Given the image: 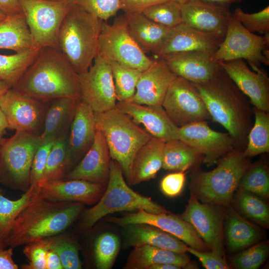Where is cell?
<instances>
[{"label":"cell","instance_id":"45","mask_svg":"<svg viewBox=\"0 0 269 269\" xmlns=\"http://www.w3.org/2000/svg\"><path fill=\"white\" fill-rule=\"evenodd\" d=\"M232 16L239 21L249 31L261 34H269V6L261 11L247 13L240 7H237Z\"/></svg>","mask_w":269,"mask_h":269},{"label":"cell","instance_id":"62","mask_svg":"<svg viewBox=\"0 0 269 269\" xmlns=\"http://www.w3.org/2000/svg\"><path fill=\"white\" fill-rule=\"evenodd\" d=\"M6 16V15L5 14L0 11V20L3 19Z\"/></svg>","mask_w":269,"mask_h":269},{"label":"cell","instance_id":"59","mask_svg":"<svg viewBox=\"0 0 269 269\" xmlns=\"http://www.w3.org/2000/svg\"><path fill=\"white\" fill-rule=\"evenodd\" d=\"M9 88L7 84L0 80V98Z\"/></svg>","mask_w":269,"mask_h":269},{"label":"cell","instance_id":"27","mask_svg":"<svg viewBox=\"0 0 269 269\" xmlns=\"http://www.w3.org/2000/svg\"><path fill=\"white\" fill-rule=\"evenodd\" d=\"M122 227L124 247L149 245L179 253L187 252L188 246L184 242L155 226L135 223Z\"/></svg>","mask_w":269,"mask_h":269},{"label":"cell","instance_id":"42","mask_svg":"<svg viewBox=\"0 0 269 269\" xmlns=\"http://www.w3.org/2000/svg\"><path fill=\"white\" fill-rule=\"evenodd\" d=\"M142 13L151 20L169 28L182 23L181 4L171 0L152 5Z\"/></svg>","mask_w":269,"mask_h":269},{"label":"cell","instance_id":"37","mask_svg":"<svg viewBox=\"0 0 269 269\" xmlns=\"http://www.w3.org/2000/svg\"><path fill=\"white\" fill-rule=\"evenodd\" d=\"M68 134L58 137L54 141L39 183L63 179L69 172Z\"/></svg>","mask_w":269,"mask_h":269},{"label":"cell","instance_id":"61","mask_svg":"<svg viewBox=\"0 0 269 269\" xmlns=\"http://www.w3.org/2000/svg\"><path fill=\"white\" fill-rule=\"evenodd\" d=\"M176 2H177L180 4L185 3L187 0H171Z\"/></svg>","mask_w":269,"mask_h":269},{"label":"cell","instance_id":"31","mask_svg":"<svg viewBox=\"0 0 269 269\" xmlns=\"http://www.w3.org/2000/svg\"><path fill=\"white\" fill-rule=\"evenodd\" d=\"M190 260L185 253H179L149 245L134 248L129 254L125 269H148L152 265L169 264L186 267Z\"/></svg>","mask_w":269,"mask_h":269},{"label":"cell","instance_id":"2","mask_svg":"<svg viewBox=\"0 0 269 269\" xmlns=\"http://www.w3.org/2000/svg\"><path fill=\"white\" fill-rule=\"evenodd\" d=\"M12 88L46 102L81 95L78 74L59 49L49 47L39 51Z\"/></svg>","mask_w":269,"mask_h":269},{"label":"cell","instance_id":"57","mask_svg":"<svg viewBox=\"0 0 269 269\" xmlns=\"http://www.w3.org/2000/svg\"><path fill=\"white\" fill-rule=\"evenodd\" d=\"M206 2L219 6L229 8L233 3H240L244 0H202Z\"/></svg>","mask_w":269,"mask_h":269},{"label":"cell","instance_id":"40","mask_svg":"<svg viewBox=\"0 0 269 269\" xmlns=\"http://www.w3.org/2000/svg\"><path fill=\"white\" fill-rule=\"evenodd\" d=\"M240 190L268 198L269 196V174L263 161L251 164L239 183Z\"/></svg>","mask_w":269,"mask_h":269},{"label":"cell","instance_id":"44","mask_svg":"<svg viewBox=\"0 0 269 269\" xmlns=\"http://www.w3.org/2000/svg\"><path fill=\"white\" fill-rule=\"evenodd\" d=\"M237 201L240 209L247 216L262 226H269V208L260 197L240 190Z\"/></svg>","mask_w":269,"mask_h":269},{"label":"cell","instance_id":"8","mask_svg":"<svg viewBox=\"0 0 269 269\" xmlns=\"http://www.w3.org/2000/svg\"><path fill=\"white\" fill-rule=\"evenodd\" d=\"M19 2L31 34L32 48L59 49L61 24L74 4L47 0H19Z\"/></svg>","mask_w":269,"mask_h":269},{"label":"cell","instance_id":"60","mask_svg":"<svg viewBox=\"0 0 269 269\" xmlns=\"http://www.w3.org/2000/svg\"><path fill=\"white\" fill-rule=\"evenodd\" d=\"M55 2H66L75 4L76 0H47Z\"/></svg>","mask_w":269,"mask_h":269},{"label":"cell","instance_id":"26","mask_svg":"<svg viewBox=\"0 0 269 269\" xmlns=\"http://www.w3.org/2000/svg\"><path fill=\"white\" fill-rule=\"evenodd\" d=\"M223 40L212 34L181 23L171 29L157 56L192 51L214 52Z\"/></svg>","mask_w":269,"mask_h":269},{"label":"cell","instance_id":"11","mask_svg":"<svg viewBox=\"0 0 269 269\" xmlns=\"http://www.w3.org/2000/svg\"><path fill=\"white\" fill-rule=\"evenodd\" d=\"M269 34L252 33L231 16L224 38L212 55L216 62L242 59L250 65H269Z\"/></svg>","mask_w":269,"mask_h":269},{"label":"cell","instance_id":"48","mask_svg":"<svg viewBox=\"0 0 269 269\" xmlns=\"http://www.w3.org/2000/svg\"><path fill=\"white\" fill-rule=\"evenodd\" d=\"M55 140L41 141L32 161L30 172V186H37L40 182L49 152Z\"/></svg>","mask_w":269,"mask_h":269},{"label":"cell","instance_id":"22","mask_svg":"<svg viewBox=\"0 0 269 269\" xmlns=\"http://www.w3.org/2000/svg\"><path fill=\"white\" fill-rule=\"evenodd\" d=\"M116 107L132 118L135 124H142L152 136L164 142L178 139L179 128L161 105L148 106L131 101H119Z\"/></svg>","mask_w":269,"mask_h":269},{"label":"cell","instance_id":"15","mask_svg":"<svg viewBox=\"0 0 269 269\" xmlns=\"http://www.w3.org/2000/svg\"><path fill=\"white\" fill-rule=\"evenodd\" d=\"M178 139L195 149L207 166L214 165L225 155L237 148L228 133L212 129L207 121L190 124L178 128Z\"/></svg>","mask_w":269,"mask_h":269},{"label":"cell","instance_id":"55","mask_svg":"<svg viewBox=\"0 0 269 269\" xmlns=\"http://www.w3.org/2000/svg\"><path fill=\"white\" fill-rule=\"evenodd\" d=\"M46 269H63L59 256L51 249H48L46 253Z\"/></svg>","mask_w":269,"mask_h":269},{"label":"cell","instance_id":"32","mask_svg":"<svg viewBox=\"0 0 269 269\" xmlns=\"http://www.w3.org/2000/svg\"><path fill=\"white\" fill-rule=\"evenodd\" d=\"M32 47L31 34L22 12L0 20V49L20 53Z\"/></svg>","mask_w":269,"mask_h":269},{"label":"cell","instance_id":"58","mask_svg":"<svg viewBox=\"0 0 269 269\" xmlns=\"http://www.w3.org/2000/svg\"><path fill=\"white\" fill-rule=\"evenodd\" d=\"M181 268L174 265L169 264H159L152 265L148 269H180Z\"/></svg>","mask_w":269,"mask_h":269},{"label":"cell","instance_id":"3","mask_svg":"<svg viewBox=\"0 0 269 269\" xmlns=\"http://www.w3.org/2000/svg\"><path fill=\"white\" fill-rule=\"evenodd\" d=\"M79 202L53 201L37 197L17 216L5 242L12 248L60 234L82 212Z\"/></svg>","mask_w":269,"mask_h":269},{"label":"cell","instance_id":"25","mask_svg":"<svg viewBox=\"0 0 269 269\" xmlns=\"http://www.w3.org/2000/svg\"><path fill=\"white\" fill-rule=\"evenodd\" d=\"M176 77L162 59L153 60L151 65L141 72L135 94L129 101L144 105L162 106L170 84Z\"/></svg>","mask_w":269,"mask_h":269},{"label":"cell","instance_id":"6","mask_svg":"<svg viewBox=\"0 0 269 269\" xmlns=\"http://www.w3.org/2000/svg\"><path fill=\"white\" fill-rule=\"evenodd\" d=\"M123 175L120 165L111 159L105 192L94 206L83 213L81 223L84 228H91L102 218L118 212L142 209L154 214L169 213L150 198L134 191L126 183Z\"/></svg>","mask_w":269,"mask_h":269},{"label":"cell","instance_id":"30","mask_svg":"<svg viewBox=\"0 0 269 269\" xmlns=\"http://www.w3.org/2000/svg\"><path fill=\"white\" fill-rule=\"evenodd\" d=\"M80 98L63 97L50 103L45 116L41 141L55 140L68 134Z\"/></svg>","mask_w":269,"mask_h":269},{"label":"cell","instance_id":"47","mask_svg":"<svg viewBox=\"0 0 269 269\" xmlns=\"http://www.w3.org/2000/svg\"><path fill=\"white\" fill-rule=\"evenodd\" d=\"M77 4L87 11L106 21L120 9V0H76Z\"/></svg>","mask_w":269,"mask_h":269},{"label":"cell","instance_id":"38","mask_svg":"<svg viewBox=\"0 0 269 269\" xmlns=\"http://www.w3.org/2000/svg\"><path fill=\"white\" fill-rule=\"evenodd\" d=\"M255 121L248 137L244 155L251 157L269 151V113L253 107Z\"/></svg>","mask_w":269,"mask_h":269},{"label":"cell","instance_id":"64","mask_svg":"<svg viewBox=\"0 0 269 269\" xmlns=\"http://www.w3.org/2000/svg\"><path fill=\"white\" fill-rule=\"evenodd\" d=\"M0 249H2V248H1L0 247Z\"/></svg>","mask_w":269,"mask_h":269},{"label":"cell","instance_id":"13","mask_svg":"<svg viewBox=\"0 0 269 269\" xmlns=\"http://www.w3.org/2000/svg\"><path fill=\"white\" fill-rule=\"evenodd\" d=\"M50 103L23 95L10 88L0 97V108L6 118L8 129L40 136Z\"/></svg>","mask_w":269,"mask_h":269},{"label":"cell","instance_id":"34","mask_svg":"<svg viewBox=\"0 0 269 269\" xmlns=\"http://www.w3.org/2000/svg\"><path fill=\"white\" fill-rule=\"evenodd\" d=\"M37 186H29L26 192L16 200L5 197L0 191V246L1 248H5V240L16 218L37 197Z\"/></svg>","mask_w":269,"mask_h":269},{"label":"cell","instance_id":"56","mask_svg":"<svg viewBox=\"0 0 269 269\" xmlns=\"http://www.w3.org/2000/svg\"><path fill=\"white\" fill-rule=\"evenodd\" d=\"M8 129L7 122L4 113L0 108V144L5 138L4 135Z\"/></svg>","mask_w":269,"mask_h":269},{"label":"cell","instance_id":"24","mask_svg":"<svg viewBox=\"0 0 269 269\" xmlns=\"http://www.w3.org/2000/svg\"><path fill=\"white\" fill-rule=\"evenodd\" d=\"M96 131L95 112L88 104L80 99L68 134L69 172L92 145Z\"/></svg>","mask_w":269,"mask_h":269},{"label":"cell","instance_id":"63","mask_svg":"<svg viewBox=\"0 0 269 269\" xmlns=\"http://www.w3.org/2000/svg\"><path fill=\"white\" fill-rule=\"evenodd\" d=\"M0 183H1V172L0 158Z\"/></svg>","mask_w":269,"mask_h":269},{"label":"cell","instance_id":"52","mask_svg":"<svg viewBox=\"0 0 269 269\" xmlns=\"http://www.w3.org/2000/svg\"><path fill=\"white\" fill-rule=\"evenodd\" d=\"M169 0H120V9L125 12L142 13L146 8Z\"/></svg>","mask_w":269,"mask_h":269},{"label":"cell","instance_id":"1","mask_svg":"<svg viewBox=\"0 0 269 269\" xmlns=\"http://www.w3.org/2000/svg\"><path fill=\"white\" fill-rule=\"evenodd\" d=\"M194 84L211 119L228 131L237 148L243 150L253 125L249 99L223 69L212 79Z\"/></svg>","mask_w":269,"mask_h":269},{"label":"cell","instance_id":"50","mask_svg":"<svg viewBox=\"0 0 269 269\" xmlns=\"http://www.w3.org/2000/svg\"><path fill=\"white\" fill-rule=\"evenodd\" d=\"M185 181L184 171L171 173L162 179L160 184V189L167 196L175 197L182 192Z\"/></svg>","mask_w":269,"mask_h":269},{"label":"cell","instance_id":"4","mask_svg":"<svg viewBox=\"0 0 269 269\" xmlns=\"http://www.w3.org/2000/svg\"><path fill=\"white\" fill-rule=\"evenodd\" d=\"M103 22L76 4L63 21L58 36L59 49L78 74L86 72L98 55Z\"/></svg>","mask_w":269,"mask_h":269},{"label":"cell","instance_id":"21","mask_svg":"<svg viewBox=\"0 0 269 269\" xmlns=\"http://www.w3.org/2000/svg\"><path fill=\"white\" fill-rule=\"evenodd\" d=\"M181 8L183 23L223 40L232 16L229 8L202 0H187Z\"/></svg>","mask_w":269,"mask_h":269},{"label":"cell","instance_id":"36","mask_svg":"<svg viewBox=\"0 0 269 269\" xmlns=\"http://www.w3.org/2000/svg\"><path fill=\"white\" fill-rule=\"evenodd\" d=\"M40 50L32 48L12 55L0 54V80L13 87Z\"/></svg>","mask_w":269,"mask_h":269},{"label":"cell","instance_id":"9","mask_svg":"<svg viewBox=\"0 0 269 269\" xmlns=\"http://www.w3.org/2000/svg\"><path fill=\"white\" fill-rule=\"evenodd\" d=\"M41 142L39 135L19 131L4 138L0 144L1 183L28 188L32 161Z\"/></svg>","mask_w":269,"mask_h":269},{"label":"cell","instance_id":"35","mask_svg":"<svg viewBox=\"0 0 269 269\" xmlns=\"http://www.w3.org/2000/svg\"><path fill=\"white\" fill-rule=\"evenodd\" d=\"M229 211L226 236L229 249L237 251L249 246L259 238V231L232 210Z\"/></svg>","mask_w":269,"mask_h":269},{"label":"cell","instance_id":"39","mask_svg":"<svg viewBox=\"0 0 269 269\" xmlns=\"http://www.w3.org/2000/svg\"><path fill=\"white\" fill-rule=\"evenodd\" d=\"M108 62L112 72L117 100L130 101L135 94L142 71L116 62Z\"/></svg>","mask_w":269,"mask_h":269},{"label":"cell","instance_id":"17","mask_svg":"<svg viewBox=\"0 0 269 269\" xmlns=\"http://www.w3.org/2000/svg\"><path fill=\"white\" fill-rule=\"evenodd\" d=\"M169 213L154 214L140 209L122 217H109L107 220L121 227L135 223L149 224L174 236L190 247L201 251L209 250L189 223L181 217Z\"/></svg>","mask_w":269,"mask_h":269},{"label":"cell","instance_id":"49","mask_svg":"<svg viewBox=\"0 0 269 269\" xmlns=\"http://www.w3.org/2000/svg\"><path fill=\"white\" fill-rule=\"evenodd\" d=\"M48 250L47 239L25 245L23 253L29 261L25 266L28 269H46V256Z\"/></svg>","mask_w":269,"mask_h":269},{"label":"cell","instance_id":"7","mask_svg":"<svg viewBox=\"0 0 269 269\" xmlns=\"http://www.w3.org/2000/svg\"><path fill=\"white\" fill-rule=\"evenodd\" d=\"M95 117L96 127L105 137L111 158L119 163L128 181L135 154L152 135L117 107L95 113Z\"/></svg>","mask_w":269,"mask_h":269},{"label":"cell","instance_id":"10","mask_svg":"<svg viewBox=\"0 0 269 269\" xmlns=\"http://www.w3.org/2000/svg\"><path fill=\"white\" fill-rule=\"evenodd\" d=\"M98 55L108 61H114L140 71L148 68L153 60L137 45L131 36L123 15L110 24L103 21Z\"/></svg>","mask_w":269,"mask_h":269},{"label":"cell","instance_id":"54","mask_svg":"<svg viewBox=\"0 0 269 269\" xmlns=\"http://www.w3.org/2000/svg\"><path fill=\"white\" fill-rule=\"evenodd\" d=\"M0 11L6 16L22 12L19 0H0Z\"/></svg>","mask_w":269,"mask_h":269},{"label":"cell","instance_id":"46","mask_svg":"<svg viewBox=\"0 0 269 269\" xmlns=\"http://www.w3.org/2000/svg\"><path fill=\"white\" fill-rule=\"evenodd\" d=\"M269 251L267 243L258 244L235 256L232 265L238 269H258L266 259Z\"/></svg>","mask_w":269,"mask_h":269},{"label":"cell","instance_id":"18","mask_svg":"<svg viewBox=\"0 0 269 269\" xmlns=\"http://www.w3.org/2000/svg\"><path fill=\"white\" fill-rule=\"evenodd\" d=\"M218 63L254 107L269 113V78L260 67L253 71L242 59Z\"/></svg>","mask_w":269,"mask_h":269},{"label":"cell","instance_id":"19","mask_svg":"<svg viewBox=\"0 0 269 269\" xmlns=\"http://www.w3.org/2000/svg\"><path fill=\"white\" fill-rule=\"evenodd\" d=\"M214 53L192 51L165 54L158 58L177 77L194 84H201L212 79L222 70L218 63L212 60Z\"/></svg>","mask_w":269,"mask_h":269},{"label":"cell","instance_id":"33","mask_svg":"<svg viewBox=\"0 0 269 269\" xmlns=\"http://www.w3.org/2000/svg\"><path fill=\"white\" fill-rule=\"evenodd\" d=\"M203 157L193 147L176 139L165 142L162 152V168L185 171L202 161Z\"/></svg>","mask_w":269,"mask_h":269},{"label":"cell","instance_id":"23","mask_svg":"<svg viewBox=\"0 0 269 269\" xmlns=\"http://www.w3.org/2000/svg\"><path fill=\"white\" fill-rule=\"evenodd\" d=\"M111 157L102 132L97 128L94 140L85 154L63 179H83L107 185Z\"/></svg>","mask_w":269,"mask_h":269},{"label":"cell","instance_id":"20","mask_svg":"<svg viewBox=\"0 0 269 269\" xmlns=\"http://www.w3.org/2000/svg\"><path fill=\"white\" fill-rule=\"evenodd\" d=\"M106 187L83 179H62L39 183L37 194L38 198L48 200L91 205L98 202Z\"/></svg>","mask_w":269,"mask_h":269},{"label":"cell","instance_id":"53","mask_svg":"<svg viewBox=\"0 0 269 269\" xmlns=\"http://www.w3.org/2000/svg\"><path fill=\"white\" fill-rule=\"evenodd\" d=\"M13 249H0V269H17L18 266L12 259Z\"/></svg>","mask_w":269,"mask_h":269},{"label":"cell","instance_id":"14","mask_svg":"<svg viewBox=\"0 0 269 269\" xmlns=\"http://www.w3.org/2000/svg\"><path fill=\"white\" fill-rule=\"evenodd\" d=\"M79 75L80 99L95 113H102L116 107L114 82L109 62L99 55L85 72Z\"/></svg>","mask_w":269,"mask_h":269},{"label":"cell","instance_id":"16","mask_svg":"<svg viewBox=\"0 0 269 269\" xmlns=\"http://www.w3.org/2000/svg\"><path fill=\"white\" fill-rule=\"evenodd\" d=\"M181 218L193 227L212 252L223 257V215L219 209L214 205L200 203L192 192Z\"/></svg>","mask_w":269,"mask_h":269},{"label":"cell","instance_id":"29","mask_svg":"<svg viewBox=\"0 0 269 269\" xmlns=\"http://www.w3.org/2000/svg\"><path fill=\"white\" fill-rule=\"evenodd\" d=\"M165 142L151 136L136 152L132 162L127 181L134 185L156 177L162 168V152Z\"/></svg>","mask_w":269,"mask_h":269},{"label":"cell","instance_id":"28","mask_svg":"<svg viewBox=\"0 0 269 269\" xmlns=\"http://www.w3.org/2000/svg\"><path fill=\"white\" fill-rule=\"evenodd\" d=\"M123 15L131 36L142 51L157 55L171 28L151 20L142 13L125 12Z\"/></svg>","mask_w":269,"mask_h":269},{"label":"cell","instance_id":"5","mask_svg":"<svg viewBox=\"0 0 269 269\" xmlns=\"http://www.w3.org/2000/svg\"><path fill=\"white\" fill-rule=\"evenodd\" d=\"M209 171H195L191 178L192 192L203 203L228 206L250 164V157L236 148L219 160Z\"/></svg>","mask_w":269,"mask_h":269},{"label":"cell","instance_id":"43","mask_svg":"<svg viewBox=\"0 0 269 269\" xmlns=\"http://www.w3.org/2000/svg\"><path fill=\"white\" fill-rule=\"evenodd\" d=\"M46 239L48 249L58 255L63 269H82L78 248L74 240L65 236H54Z\"/></svg>","mask_w":269,"mask_h":269},{"label":"cell","instance_id":"51","mask_svg":"<svg viewBox=\"0 0 269 269\" xmlns=\"http://www.w3.org/2000/svg\"><path fill=\"white\" fill-rule=\"evenodd\" d=\"M187 252L198 259L202 265L206 269H228L229 267L223 257L212 252L199 251L189 246Z\"/></svg>","mask_w":269,"mask_h":269},{"label":"cell","instance_id":"41","mask_svg":"<svg viewBox=\"0 0 269 269\" xmlns=\"http://www.w3.org/2000/svg\"><path fill=\"white\" fill-rule=\"evenodd\" d=\"M120 244L119 237L112 232H104L97 237L94 245V258L97 269L112 268L119 252Z\"/></svg>","mask_w":269,"mask_h":269},{"label":"cell","instance_id":"12","mask_svg":"<svg viewBox=\"0 0 269 269\" xmlns=\"http://www.w3.org/2000/svg\"><path fill=\"white\" fill-rule=\"evenodd\" d=\"M162 106L178 128L211 119L195 84L181 77L171 82Z\"/></svg>","mask_w":269,"mask_h":269}]
</instances>
